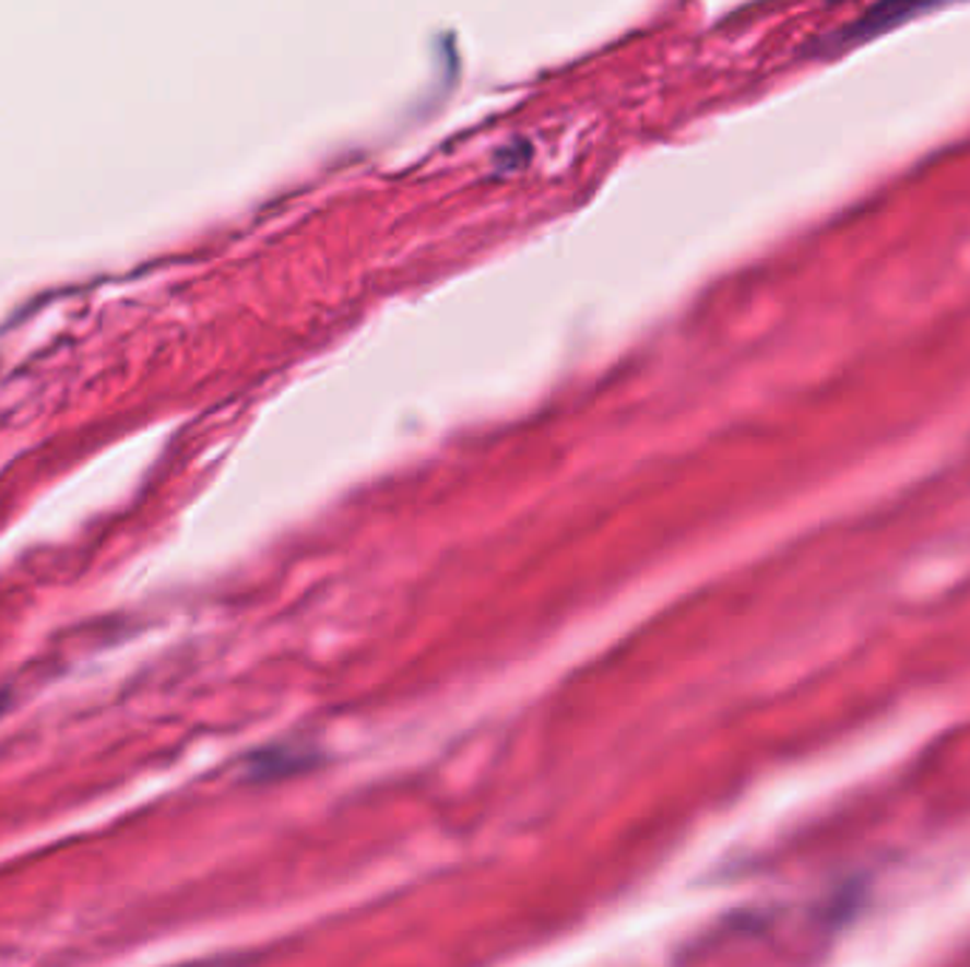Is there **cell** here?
I'll use <instances>...</instances> for the list:
<instances>
[]
</instances>
